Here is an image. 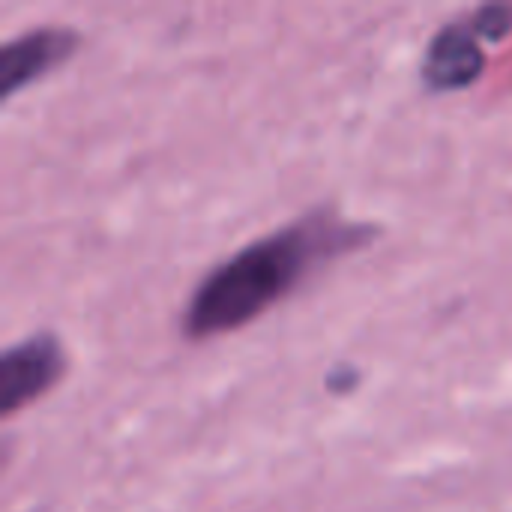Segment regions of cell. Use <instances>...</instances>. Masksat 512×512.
I'll list each match as a JSON object with an SVG mask.
<instances>
[{"label": "cell", "mask_w": 512, "mask_h": 512, "mask_svg": "<svg viewBox=\"0 0 512 512\" xmlns=\"http://www.w3.org/2000/svg\"><path fill=\"white\" fill-rule=\"evenodd\" d=\"M378 228L330 210L306 213L225 261H219L183 306L180 330L192 342L228 336L294 294L318 267L369 246Z\"/></svg>", "instance_id": "cell-1"}, {"label": "cell", "mask_w": 512, "mask_h": 512, "mask_svg": "<svg viewBox=\"0 0 512 512\" xmlns=\"http://www.w3.org/2000/svg\"><path fill=\"white\" fill-rule=\"evenodd\" d=\"M66 375V351L54 333H33L12 342L0 354V411L12 417L15 411L33 405Z\"/></svg>", "instance_id": "cell-2"}, {"label": "cell", "mask_w": 512, "mask_h": 512, "mask_svg": "<svg viewBox=\"0 0 512 512\" xmlns=\"http://www.w3.org/2000/svg\"><path fill=\"white\" fill-rule=\"evenodd\" d=\"M486 72V48L468 18L447 21L429 39L420 60V81L429 93H459Z\"/></svg>", "instance_id": "cell-3"}, {"label": "cell", "mask_w": 512, "mask_h": 512, "mask_svg": "<svg viewBox=\"0 0 512 512\" xmlns=\"http://www.w3.org/2000/svg\"><path fill=\"white\" fill-rule=\"evenodd\" d=\"M78 51V33L69 27L45 24L15 39L3 42L0 48V99L9 102L18 90L33 87L39 78L63 66Z\"/></svg>", "instance_id": "cell-4"}, {"label": "cell", "mask_w": 512, "mask_h": 512, "mask_svg": "<svg viewBox=\"0 0 512 512\" xmlns=\"http://www.w3.org/2000/svg\"><path fill=\"white\" fill-rule=\"evenodd\" d=\"M483 45H498L512 33V3H483L468 15Z\"/></svg>", "instance_id": "cell-5"}]
</instances>
